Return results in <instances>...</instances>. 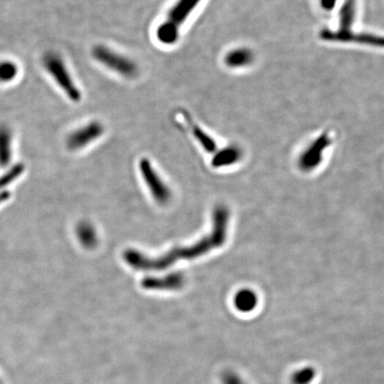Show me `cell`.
I'll list each match as a JSON object with an SVG mask.
<instances>
[{
	"label": "cell",
	"mask_w": 384,
	"mask_h": 384,
	"mask_svg": "<svg viewBox=\"0 0 384 384\" xmlns=\"http://www.w3.org/2000/svg\"><path fill=\"white\" fill-rule=\"evenodd\" d=\"M322 8L325 11H331L336 6L337 0H319Z\"/></svg>",
	"instance_id": "obj_20"
},
{
	"label": "cell",
	"mask_w": 384,
	"mask_h": 384,
	"mask_svg": "<svg viewBox=\"0 0 384 384\" xmlns=\"http://www.w3.org/2000/svg\"><path fill=\"white\" fill-rule=\"evenodd\" d=\"M230 216L229 209L225 206H217L213 213L211 232L194 245L173 249L157 258H150L137 250L128 249L124 253L126 263L137 270L150 272L165 270L179 260L198 258L225 245L228 236Z\"/></svg>",
	"instance_id": "obj_1"
},
{
	"label": "cell",
	"mask_w": 384,
	"mask_h": 384,
	"mask_svg": "<svg viewBox=\"0 0 384 384\" xmlns=\"http://www.w3.org/2000/svg\"><path fill=\"white\" fill-rule=\"evenodd\" d=\"M140 171H141L143 180L150 190V194L157 202L161 204L168 203L171 199V192L168 185L164 183L161 177L153 168L152 163L149 159H143L139 164Z\"/></svg>",
	"instance_id": "obj_6"
},
{
	"label": "cell",
	"mask_w": 384,
	"mask_h": 384,
	"mask_svg": "<svg viewBox=\"0 0 384 384\" xmlns=\"http://www.w3.org/2000/svg\"><path fill=\"white\" fill-rule=\"evenodd\" d=\"M18 66L11 62H0V81H11L18 75Z\"/></svg>",
	"instance_id": "obj_18"
},
{
	"label": "cell",
	"mask_w": 384,
	"mask_h": 384,
	"mask_svg": "<svg viewBox=\"0 0 384 384\" xmlns=\"http://www.w3.org/2000/svg\"><path fill=\"white\" fill-rule=\"evenodd\" d=\"M332 140L329 133H325L310 143L300 155L298 168L303 173H310L319 168L324 159V153L331 145Z\"/></svg>",
	"instance_id": "obj_5"
},
{
	"label": "cell",
	"mask_w": 384,
	"mask_h": 384,
	"mask_svg": "<svg viewBox=\"0 0 384 384\" xmlns=\"http://www.w3.org/2000/svg\"><path fill=\"white\" fill-rule=\"evenodd\" d=\"M255 56L251 50L240 48L232 50L225 58V65L230 68L238 69L246 67L253 62Z\"/></svg>",
	"instance_id": "obj_12"
},
{
	"label": "cell",
	"mask_w": 384,
	"mask_h": 384,
	"mask_svg": "<svg viewBox=\"0 0 384 384\" xmlns=\"http://www.w3.org/2000/svg\"><path fill=\"white\" fill-rule=\"evenodd\" d=\"M93 58L107 68L126 78H133L138 68L131 59L113 51L105 46H96L92 51Z\"/></svg>",
	"instance_id": "obj_4"
},
{
	"label": "cell",
	"mask_w": 384,
	"mask_h": 384,
	"mask_svg": "<svg viewBox=\"0 0 384 384\" xmlns=\"http://www.w3.org/2000/svg\"><path fill=\"white\" fill-rule=\"evenodd\" d=\"M44 66L53 80L58 83L59 88L65 92L67 98L75 102L81 100V92L75 84L61 56L48 53L44 58Z\"/></svg>",
	"instance_id": "obj_3"
},
{
	"label": "cell",
	"mask_w": 384,
	"mask_h": 384,
	"mask_svg": "<svg viewBox=\"0 0 384 384\" xmlns=\"http://www.w3.org/2000/svg\"><path fill=\"white\" fill-rule=\"evenodd\" d=\"M326 41L355 42L373 46L384 48V37L369 34V33L339 32L325 29L320 34Z\"/></svg>",
	"instance_id": "obj_7"
},
{
	"label": "cell",
	"mask_w": 384,
	"mask_h": 384,
	"mask_svg": "<svg viewBox=\"0 0 384 384\" xmlns=\"http://www.w3.org/2000/svg\"><path fill=\"white\" fill-rule=\"evenodd\" d=\"M317 376L316 369L312 366L302 367L296 370L291 376L292 384H310Z\"/></svg>",
	"instance_id": "obj_17"
},
{
	"label": "cell",
	"mask_w": 384,
	"mask_h": 384,
	"mask_svg": "<svg viewBox=\"0 0 384 384\" xmlns=\"http://www.w3.org/2000/svg\"><path fill=\"white\" fill-rule=\"evenodd\" d=\"M200 0H178L170 9L165 21L159 26L157 38L164 45H173L179 38L181 26L198 6Z\"/></svg>",
	"instance_id": "obj_2"
},
{
	"label": "cell",
	"mask_w": 384,
	"mask_h": 384,
	"mask_svg": "<svg viewBox=\"0 0 384 384\" xmlns=\"http://www.w3.org/2000/svg\"><path fill=\"white\" fill-rule=\"evenodd\" d=\"M356 18L355 0H345L340 10V26L337 32H350Z\"/></svg>",
	"instance_id": "obj_13"
},
{
	"label": "cell",
	"mask_w": 384,
	"mask_h": 384,
	"mask_svg": "<svg viewBox=\"0 0 384 384\" xmlns=\"http://www.w3.org/2000/svg\"><path fill=\"white\" fill-rule=\"evenodd\" d=\"M103 131H105V128L101 123L90 122L72 133L67 140V145L69 149L73 150L84 148L102 136Z\"/></svg>",
	"instance_id": "obj_8"
},
{
	"label": "cell",
	"mask_w": 384,
	"mask_h": 384,
	"mask_svg": "<svg viewBox=\"0 0 384 384\" xmlns=\"http://www.w3.org/2000/svg\"><path fill=\"white\" fill-rule=\"evenodd\" d=\"M259 297L250 289H242L235 293L233 303L237 310L242 313L253 312L258 306Z\"/></svg>",
	"instance_id": "obj_11"
},
{
	"label": "cell",
	"mask_w": 384,
	"mask_h": 384,
	"mask_svg": "<svg viewBox=\"0 0 384 384\" xmlns=\"http://www.w3.org/2000/svg\"><path fill=\"white\" fill-rule=\"evenodd\" d=\"M190 128H192L193 135H194L197 141L200 143V145L203 147L204 150H205L206 152L208 153L216 152L217 145L215 140H213L212 137H210L208 133L204 131L201 128H199V126L192 124V123H190Z\"/></svg>",
	"instance_id": "obj_15"
},
{
	"label": "cell",
	"mask_w": 384,
	"mask_h": 384,
	"mask_svg": "<svg viewBox=\"0 0 384 384\" xmlns=\"http://www.w3.org/2000/svg\"><path fill=\"white\" fill-rule=\"evenodd\" d=\"M80 242L86 249H93L98 243V232L89 223H82L77 229Z\"/></svg>",
	"instance_id": "obj_14"
},
{
	"label": "cell",
	"mask_w": 384,
	"mask_h": 384,
	"mask_svg": "<svg viewBox=\"0 0 384 384\" xmlns=\"http://www.w3.org/2000/svg\"><path fill=\"white\" fill-rule=\"evenodd\" d=\"M222 383L223 384H246L238 373L230 370L223 373Z\"/></svg>",
	"instance_id": "obj_19"
},
{
	"label": "cell",
	"mask_w": 384,
	"mask_h": 384,
	"mask_svg": "<svg viewBox=\"0 0 384 384\" xmlns=\"http://www.w3.org/2000/svg\"><path fill=\"white\" fill-rule=\"evenodd\" d=\"M11 155V133L6 126L0 128V164L9 161Z\"/></svg>",
	"instance_id": "obj_16"
},
{
	"label": "cell",
	"mask_w": 384,
	"mask_h": 384,
	"mask_svg": "<svg viewBox=\"0 0 384 384\" xmlns=\"http://www.w3.org/2000/svg\"><path fill=\"white\" fill-rule=\"evenodd\" d=\"M242 157L243 152L239 147L235 145L225 147L216 153L212 159V166L216 168L233 166L239 162Z\"/></svg>",
	"instance_id": "obj_10"
},
{
	"label": "cell",
	"mask_w": 384,
	"mask_h": 384,
	"mask_svg": "<svg viewBox=\"0 0 384 384\" xmlns=\"http://www.w3.org/2000/svg\"><path fill=\"white\" fill-rule=\"evenodd\" d=\"M185 276L180 272L169 273L163 277H148L143 280L142 286L147 290H158V291H173L182 289L185 286Z\"/></svg>",
	"instance_id": "obj_9"
}]
</instances>
